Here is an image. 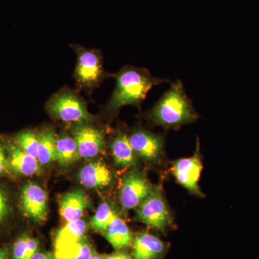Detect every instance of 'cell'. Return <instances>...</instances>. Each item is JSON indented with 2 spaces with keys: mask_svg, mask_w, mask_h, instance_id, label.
Masks as SVG:
<instances>
[{
  "mask_svg": "<svg viewBox=\"0 0 259 259\" xmlns=\"http://www.w3.org/2000/svg\"><path fill=\"white\" fill-rule=\"evenodd\" d=\"M114 162L120 167L134 166L137 163L136 153L130 143L128 136L122 130L116 132L110 145Z\"/></svg>",
  "mask_w": 259,
  "mask_h": 259,
  "instance_id": "9a60e30c",
  "label": "cell"
},
{
  "mask_svg": "<svg viewBox=\"0 0 259 259\" xmlns=\"http://www.w3.org/2000/svg\"><path fill=\"white\" fill-rule=\"evenodd\" d=\"M47 109L51 117L65 122H91L95 119L84 100L69 88L54 94L47 102Z\"/></svg>",
  "mask_w": 259,
  "mask_h": 259,
  "instance_id": "3957f363",
  "label": "cell"
},
{
  "mask_svg": "<svg viewBox=\"0 0 259 259\" xmlns=\"http://www.w3.org/2000/svg\"><path fill=\"white\" fill-rule=\"evenodd\" d=\"M199 116L186 93L183 83L177 79L171 82L169 89L148 110L146 117L151 125L179 129L182 125L195 122Z\"/></svg>",
  "mask_w": 259,
  "mask_h": 259,
  "instance_id": "7a4b0ae2",
  "label": "cell"
},
{
  "mask_svg": "<svg viewBox=\"0 0 259 259\" xmlns=\"http://www.w3.org/2000/svg\"><path fill=\"white\" fill-rule=\"evenodd\" d=\"M15 144L32 157L38 158V135L30 130L22 131L15 136Z\"/></svg>",
  "mask_w": 259,
  "mask_h": 259,
  "instance_id": "603a6c76",
  "label": "cell"
},
{
  "mask_svg": "<svg viewBox=\"0 0 259 259\" xmlns=\"http://www.w3.org/2000/svg\"><path fill=\"white\" fill-rule=\"evenodd\" d=\"M153 190L152 185L144 173L132 170L122 177L119 193L121 205L125 209L136 208L152 193Z\"/></svg>",
  "mask_w": 259,
  "mask_h": 259,
  "instance_id": "8992f818",
  "label": "cell"
},
{
  "mask_svg": "<svg viewBox=\"0 0 259 259\" xmlns=\"http://www.w3.org/2000/svg\"><path fill=\"white\" fill-rule=\"evenodd\" d=\"M88 195L81 190H73L61 195L59 199V213L66 223L79 221L85 209L90 206Z\"/></svg>",
  "mask_w": 259,
  "mask_h": 259,
  "instance_id": "8fae6325",
  "label": "cell"
},
{
  "mask_svg": "<svg viewBox=\"0 0 259 259\" xmlns=\"http://www.w3.org/2000/svg\"><path fill=\"white\" fill-rule=\"evenodd\" d=\"M10 249L8 247H3L0 248V259H10Z\"/></svg>",
  "mask_w": 259,
  "mask_h": 259,
  "instance_id": "83f0119b",
  "label": "cell"
},
{
  "mask_svg": "<svg viewBox=\"0 0 259 259\" xmlns=\"http://www.w3.org/2000/svg\"><path fill=\"white\" fill-rule=\"evenodd\" d=\"M56 259H91L93 255L91 245L83 237L77 243L54 250Z\"/></svg>",
  "mask_w": 259,
  "mask_h": 259,
  "instance_id": "ffe728a7",
  "label": "cell"
},
{
  "mask_svg": "<svg viewBox=\"0 0 259 259\" xmlns=\"http://www.w3.org/2000/svg\"><path fill=\"white\" fill-rule=\"evenodd\" d=\"M39 163L47 165L56 160V143L57 139L55 130L52 126H46L39 132Z\"/></svg>",
  "mask_w": 259,
  "mask_h": 259,
  "instance_id": "d6986e66",
  "label": "cell"
},
{
  "mask_svg": "<svg viewBox=\"0 0 259 259\" xmlns=\"http://www.w3.org/2000/svg\"><path fill=\"white\" fill-rule=\"evenodd\" d=\"M117 217L118 215L110 204L107 202H102L99 206L95 215L91 218L90 225L95 231L104 233L107 227Z\"/></svg>",
  "mask_w": 259,
  "mask_h": 259,
  "instance_id": "7402d4cb",
  "label": "cell"
},
{
  "mask_svg": "<svg viewBox=\"0 0 259 259\" xmlns=\"http://www.w3.org/2000/svg\"><path fill=\"white\" fill-rule=\"evenodd\" d=\"M112 76L115 79V88L105 110L113 116L125 106L131 105L140 108L153 87L171 82L169 79L153 76L148 69L134 66H124Z\"/></svg>",
  "mask_w": 259,
  "mask_h": 259,
  "instance_id": "6da1fadb",
  "label": "cell"
},
{
  "mask_svg": "<svg viewBox=\"0 0 259 259\" xmlns=\"http://www.w3.org/2000/svg\"><path fill=\"white\" fill-rule=\"evenodd\" d=\"M71 133L77 144L81 158L95 157L105 148L104 131L97 128L90 122L75 123Z\"/></svg>",
  "mask_w": 259,
  "mask_h": 259,
  "instance_id": "52a82bcc",
  "label": "cell"
},
{
  "mask_svg": "<svg viewBox=\"0 0 259 259\" xmlns=\"http://www.w3.org/2000/svg\"><path fill=\"white\" fill-rule=\"evenodd\" d=\"M105 238L116 250L123 249L132 243L133 238L128 227L123 220L117 217L104 232Z\"/></svg>",
  "mask_w": 259,
  "mask_h": 259,
  "instance_id": "e0dca14e",
  "label": "cell"
},
{
  "mask_svg": "<svg viewBox=\"0 0 259 259\" xmlns=\"http://www.w3.org/2000/svg\"><path fill=\"white\" fill-rule=\"evenodd\" d=\"M136 220L149 228L164 231L171 224V215L161 190L154 188L152 193L136 209Z\"/></svg>",
  "mask_w": 259,
  "mask_h": 259,
  "instance_id": "5b68a950",
  "label": "cell"
},
{
  "mask_svg": "<svg viewBox=\"0 0 259 259\" xmlns=\"http://www.w3.org/2000/svg\"><path fill=\"white\" fill-rule=\"evenodd\" d=\"M77 55L74 79L80 90L93 92L101 84L105 78L112 76L104 69L102 56L100 51L73 46Z\"/></svg>",
  "mask_w": 259,
  "mask_h": 259,
  "instance_id": "277c9868",
  "label": "cell"
},
{
  "mask_svg": "<svg viewBox=\"0 0 259 259\" xmlns=\"http://www.w3.org/2000/svg\"><path fill=\"white\" fill-rule=\"evenodd\" d=\"M91 259H104V256L97 254V253H93V257Z\"/></svg>",
  "mask_w": 259,
  "mask_h": 259,
  "instance_id": "f1b7e54d",
  "label": "cell"
},
{
  "mask_svg": "<svg viewBox=\"0 0 259 259\" xmlns=\"http://www.w3.org/2000/svg\"><path fill=\"white\" fill-rule=\"evenodd\" d=\"M10 206L8 195L0 187V224H2L9 214Z\"/></svg>",
  "mask_w": 259,
  "mask_h": 259,
  "instance_id": "cb8c5ba5",
  "label": "cell"
},
{
  "mask_svg": "<svg viewBox=\"0 0 259 259\" xmlns=\"http://www.w3.org/2000/svg\"><path fill=\"white\" fill-rule=\"evenodd\" d=\"M87 231V223L82 220L66 223L56 233L54 248L55 250L74 244L84 237Z\"/></svg>",
  "mask_w": 259,
  "mask_h": 259,
  "instance_id": "2e32d148",
  "label": "cell"
},
{
  "mask_svg": "<svg viewBox=\"0 0 259 259\" xmlns=\"http://www.w3.org/2000/svg\"><path fill=\"white\" fill-rule=\"evenodd\" d=\"M199 142L193 156L180 158L172 163L171 170L177 182L191 193L202 197L198 182L202 170V163L199 153Z\"/></svg>",
  "mask_w": 259,
  "mask_h": 259,
  "instance_id": "9c48e42d",
  "label": "cell"
},
{
  "mask_svg": "<svg viewBox=\"0 0 259 259\" xmlns=\"http://www.w3.org/2000/svg\"><path fill=\"white\" fill-rule=\"evenodd\" d=\"M10 170L8 157L5 153V148L0 142V175L7 173Z\"/></svg>",
  "mask_w": 259,
  "mask_h": 259,
  "instance_id": "d4e9b609",
  "label": "cell"
},
{
  "mask_svg": "<svg viewBox=\"0 0 259 259\" xmlns=\"http://www.w3.org/2000/svg\"><path fill=\"white\" fill-rule=\"evenodd\" d=\"M39 242L35 238L23 235L15 241L10 259H31L38 250Z\"/></svg>",
  "mask_w": 259,
  "mask_h": 259,
  "instance_id": "44dd1931",
  "label": "cell"
},
{
  "mask_svg": "<svg viewBox=\"0 0 259 259\" xmlns=\"http://www.w3.org/2000/svg\"><path fill=\"white\" fill-rule=\"evenodd\" d=\"M20 207L27 218L36 223L44 222L49 213L47 192L37 184L28 182L22 189Z\"/></svg>",
  "mask_w": 259,
  "mask_h": 259,
  "instance_id": "ba28073f",
  "label": "cell"
},
{
  "mask_svg": "<svg viewBox=\"0 0 259 259\" xmlns=\"http://www.w3.org/2000/svg\"><path fill=\"white\" fill-rule=\"evenodd\" d=\"M104 259H133L131 255L127 254L125 252L116 251L104 256Z\"/></svg>",
  "mask_w": 259,
  "mask_h": 259,
  "instance_id": "484cf974",
  "label": "cell"
},
{
  "mask_svg": "<svg viewBox=\"0 0 259 259\" xmlns=\"http://www.w3.org/2000/svg\"><path fill=\"white\" fill-rule=\"evenodd\" d=\"M81 158L77 144L73 136L61 135L56 139V160L61 166H68Z\"/></svg>",
  "mask_w": 259,
  "mask_h": 259,
  "instance_id": "ac0fdd59",
  "label": "cell"
},
{
  "mask_svg": "<svg viewBox=\"0 0 259 259\" xmlns=\"http://www.w3.org/2000/svg\"><path fill=\"white\" fill-rule=\"evenodd\" d=\"M31 259H56L55 255L51 252H38L35 253Z\"/></svg>",
  "mask_w": 259,
  "mask_h": 259,
  "instance_id": "4316f807",
  "label": "cell"
},
{
  "mask_svg": "<svg viewBox=\"0 0 259 259\" xmlns=\"http://www.w3.org/2000/svg\"><path fill=\"white\" fill-rule=\"evenodd\" d=\"M128 139L136 155L143 159L157 162L163 156L164 139L161 135L138 128L131 132Z\"/></svg>",
  "mask_w": 259,
  "mask_h": 259,
  "instance_id": "30bf717a",
  "label": "cell"
},
{
  "mask_svg": "<svg viewBox=\"0 0 259 259\" xmlns=\"http://www.w3.org/2000/svg\"><path fill=\"white\" fill-rule=\"evenodd\" d=\"M165 250L164 243L150 233H138L132 241L133 259H159Z\"/></svg>",
  "mask_w": 259,
  "mask_h": 259,
  "instance_id": "7c38bea8",
  "label": "cell"
},
{
  "mask_svg": "<svg viewBox=\"0 0 259 259\" xmlns=\"http://www.w3.org/2000/svg\"><path fill=\"white\" fill-rule=\"evenodd\" d=\"M8 153L10 169L16 175L29 177L40 172L38 160L24 152L15 143L8 145Z\"/></svg>",
  "mask_w": 259,
  "mask_h": 259,
  "instance_id": "4fadbf2b",
  "label": "cell"
},
{
  "mask_svg": "<svg viewBox=\"0 0 259 259\" xmlns=\"http://www.w3.org/2000/svg\"><path fill=\"white\" fill-rule=\"evenodd\" d=\"M79 180L87 188H103L111 185L113 176L105 163L95 162L88 163L81 168Z\"/></svg>",
  "mask_w": 259,
  "mask_h": 259,
  "instance_id": "5bb4252c",
  "label": "cell"
}]
</instances>
